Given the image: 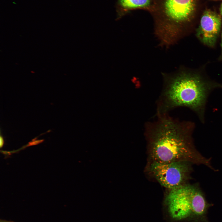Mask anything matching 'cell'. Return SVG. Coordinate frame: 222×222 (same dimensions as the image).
<instances>
[{"instance_id":"5","label":"cell","mask_w":222,"mask_h":222,"mask_svg":"<svg viewBox=\"0 0 222 222\" xmlns=\"http://www.w3.org/2000/svg\"><path fill=\"white\" fill-rule=\"evenodd\" d=\"M221 25L220 15L211 10H206L203 14L197 30V36L204 44L213 47L220 32Z\"/></svg>"},{"instance_id":"6","label":"cell","mask_w":222,"mask_h":222,"mask_svg":"<svg viewBox=\"0 0 222 222\" xmlns=\"http://www.w3.org/2000/svg\"><path fill=\"white\" fill-rule=\"evenodd\" d=\"M121 6L126 9H132L146 6L150 0H119Z\"/></svg>"},{"instance_id":"9","label":"cell","mask_w":222,"mask_h":222,"mask_svg":"<svg viewBox=\"0 0 222 222\" xmlns=\"http://www.w3.org/2000/svg\"><path fill=\"white\" fill-rule=\"evenodd\" d=\"M220 14L221 15H222V3H221V4L220 6Z\"/></svg>"},{"instance_id":"1","label":"cell","mask_w":222,"mask_h":222,"mask_svg":"<svg viewBox=\"0 0 222 222\" xmlns=\"http://www.w3.org/2000/svg\"><path fill=\"white\" fill-rule=\"evenodd\" d=\"M194 124L180 121L168 113L157 114L156 120L145 126L150 161L191 162L193 158L191 135Z\"/></svg>"},{"instance_id":"11","label":"cell","mask_w":222,"mask_h":222,"mask_svg":"<svg viewBox=\"0 0 222 222\" xmlns=\"http://www.w3.org/2000/svg\"><path fill=\"white\" fill-rule=\"evenodd\" d=\"M221 47H222V32L221 33Z\"/></svg>"},{"instance_id":"3","label":"cell","mask_w":222,"mask_h":222,"mask_svg":"<svg viewBox=\"0 0 222 222\" xmlns=\"http://www.w3.org/2000/svg\"><path fill=\"white\" fill-rule=\"evenodd\" d=\"M166 202L171 216L177 220L191 216H202L207 208L200 191L195 186L186 184L169 191Z\"/></svg>"},{"instance_id":"8","label":"cell","mask_w":222,"mask_h":222,"mask_svg":"<svg viewBox=\"0 0 222 222\" xmlns=\"http://www.w3.org/2000/svg\"><path fill=\"white\" fill-rule=\"evenodd\" d=\"M0 147L2 148L4 144V140L3 138L1 136L0 137Z\"/></svg>"},{"instance_id":"10","label":"cell","mask_w":222,"mask_h":222,"mask_svg":"<svg viewBox=\"0 0 222 222\" xmlns=\"http://www.w3.org/2000/svg\"><path fill=\"white\" fill-rule=\"evenodd\" d=\"M0 222H14L11 221H7V220H1Z\"/></svg>"},{"instance_id":"7","label":"cell","mask_w":222,"mask_h":222,"mask_svg":"<svg viewBox=\"0 0 222 222\" xmlns=\"http://www.w3.org/2000/svg\"><path fill=\"white\" fill-rule=\"evenodd\" d=\"M43 141V140H36V141H34L32 142H31L29 143V145L28 146H31L33 145H37L38 144L41 142Z\"/></svg>"},{"instance_id":"4","label":"cell","mask_w":222,"mask_h":222,"mask_svg":"<svg viewBox=\"0 0 222 222\" xmlns=\"http://www.w3.org/2000/svg\"><path fill=\"white\" fill-rule=\"evenodd\" d=\"M190 163L187 161H150L148 170L162 186L170 191L186 184L190 173Z\"/></svg>"},{"instance_id":"12","label":"cell","mask_w":222,"mask_h":222,"mask_svg":"<svg viewBox=\"0 0 222 222\" xmlns=\"http://www.w3.org/2000/svg\"></svg>"},{"instance_id":"2","label":"cell","mask_w":222,"mask_h":222,"mask_svg":"<svg viewBox=\"0 0 222 222\" xmlns=\"http://www.w3.org/2000/svg\"><path fill=\"white\" fill-rule=\"evenodd\" d=\"M162 91L157 103V114L168 113L184 107L196 113L203 122L208 97L222 85L207 81L200 76L185 72L164 76Z\"/></svg>"}]
</instances>
